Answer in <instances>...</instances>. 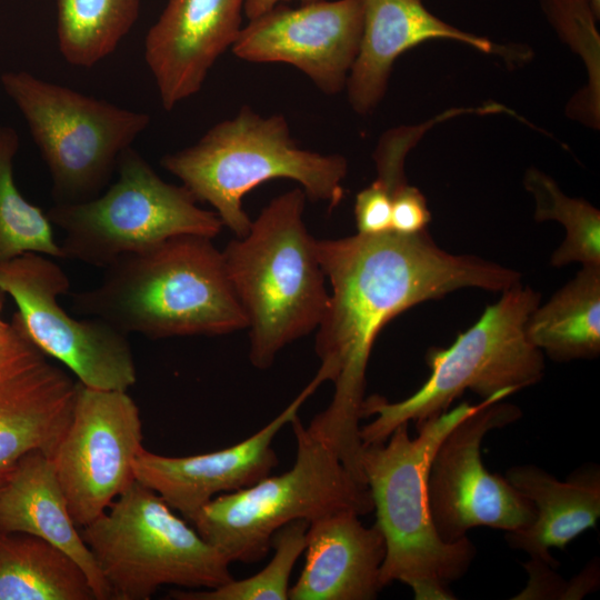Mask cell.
<instances>
[{
	"label": "cell",
	"instance_id": "2e32d148",
	"mask_svg": "<svg viewBox=\"0 0 600 600\" xmlns=\"http://www.w3.org/2000/svg\"><path fill=\"white\" fill-rule=\"evenodd\" d=\"M246 0H168L144 39V60L166 110L199 92L236 42Z\"/></svg>",
	"mask_w": 600,
	"mask_h": 600
},
{
	"label": "cell",
	"instance_id": "d6a6232c",
	"mask_svg": "<svg viewBox=\"0 0 600 600\" xmlns=\"http://www.w3.org/2000/svg\"><path fill=\"white\" fill-rule=\"evenodd\" d=\"M593 7L598 13H600V0H592Z\"/></svg>",
	"mask_w": 600,
	"mask_h": 600
},
{
	"label": "cell",
	"instance_id": "9c48e42d",
	"mask_svg": "<svg viewBox=\"0 0 600 600\" xmlns=\"http://www.w3.org/2000/svg\"><path fill=\"white\" fill-rule=\"evenodd\" d=\"M48 168L54 203L101 193L150 116L19 70L0 76Z\"/></svg>",
	"mask_w": 600,
	"mask_h": 600
},
{
	"label": "cell",
	"instance_id": "4dcf8cb0",
	"mask_svg": "<svg viewBox=\"0 0 600 600\" xmlns=\"http://www.w3.org/2000/svg\"><path fill=\"white\" fill-rule=\"evenodd\" d=\"M431 214L421 191L408 183L392 194L391 231L400 234H416L426 230Z\"/></svg>",
	"mask_w": 600,
	"mask_h": 600
},
{
	"label": "cell",
	"instance_id": "f1b7e54d",
	"mask_svg": "<svg viewBox=\"0 0 600 600\" xmlns=\"http://www.w3.org/2000/svg\"><path fill=\"white\" fill-rule=\"evenodd\" d=\"M392 194L378 181L361 190L354 202L358 233L376 236L391 230Z\"/></svg>",
	"mask_w": 600,
	"mask_h": 600
},
{
	"label": "cell",
	"instance_id": "836d02e7",
	"mask_svg": "<svg viewBox=\"0 0 600 600\" xmlns=\"http://www.w3.org/2000/svg\"><path fill=\"white\" fill-rule=\"evenodd\" d=\"M0 297H4V293L0 290Z\"/></svg>",
	"mask_w": 600,
	"mask_h": 600
},
{
	"label": "cell",
	"instance_id": "6da1fadb",
	"mask_svg": "<svg viewBox=\"0 0 600 600\" xmlns=\"http://www.w3.org/2000/svg\"><path fill=\"white\" fill-rule=\"evenodd\" d=\"M331 292L317 327L316 378L333 383L332 400L309 428L328 441L361 481V408L369 357L381 329L396 316L461 288L503 291L520 272L474 256L439 248L427 229L317 240Z\"/></svg>",
	"mask_w": 600,
	"mask_h": 600
},
{
	"label": "cell",
	"instance_id": "7a4b0ae2",
	"mask_svg": "<svg viewBox=\"0 0 600 600\" xmlns=\"http://www.w3.org/2000/svg\"><path fill=\"white\" fill-rule=\"evenodd\" d=\"M71 308L126 334L153 339L222 336L248 327L222 251L197 234L117 259L98 286L71 296Z\"/></svg>",
	"mask_w": 600,
	"mask_h": 600
},
{
	"label": "cell",
	"instance_id": "ffe728a7",
	"mask_svg": "<svg viewBox=\"0 0 600 600\" xmlns=\"http://www.w3.org/2000/svg\"><path fill=\"white\" fill-rule=\"evenodd\" d=\"M0 531L40 538L70 556L86 573L96 600H111L109 587L78 531L51 459L26 454L0 484Z\"/></svg>",
	"mask_w": 600,
	"mask_h": 600
},
{
	"label": "cell",
	"instance_id": "3957f363",
	"mask_svg": "<svg viewBox=\"0 0 600 600\" xmlns=\"http://www.w3.org/2000/svg\"><path fill=\"white\" fill-rule=\"evenodd\" d=\"M480 406L463 402L417 423L416 438L402 423L386 442L362 446L361 471L386 542L382 587L399 581L412 589L417 600L454 599L448 587L468 571L477 550L468 537L448 543L437 533L429 509L428 471L442 439Z\"/></svg>",
	"mask_w": 600,
	"mask_h": 600
},
{
	"label": "cell",
	"instance_id": "9a60e30c",
	"mask_svg": "<svg viewBox=\"0 0 600 600\" xmlns=\"http://www.w3.org/2000/svg\"><path fill=\"white\" fill-rule=\"evenodd\" d=\"M313 391L307 384L269 423L228 448L184 457L161 456L143 448L134 462L136 480L190 522L217 494L244 489L270 474L278 464L274 438Z\"/></svg>",
	"mask_w": 600,
	"mask_h": 600
},
{
	"label": "cell",
	"instance_id": "8992f818",
	"mask_svg": "<svg viewBox=\"0 0 600 600\" xmlns=\"http://www.w3.org/2000/svg\"><path fill=\"white\" fill-rule=\"evenodd\" d=\"M539 304V292L516 283L450 347L428 350L430 376L413 394L398 402L378 394L364 399L361 417L374 418L360 428L362 446L383 443L400 424H417L449 410L468 389L483 400L507 398L539 382L544 372L543 354L526 333L527 320Z\"/></svg>",
	"mask_w": 600,
	"mask_h": 600
},
{
	"label": "cell",
	"instance_id": "ba28073f",
	"mask_svg": "<svg viewBox=\"0 0 600 600\" xmlns=\"http://www.w3.org/2000/svg\"><path fill=\"white\" fill-rule=\"evenodd\" d=\"M81 534L111 600H148L163 586L212 589L233 579L227 557L137 480Z\"/></svg>",
	"mask_w": 600,
	"mask_h": 600
},
{
	"label": "cell",
	"instance_id": "603a6c76",
	"mask_svg": "<svg viewBox=\"0 0 600 600\" xmlns=\"http://www.w3.org/2000/svg\"><path fill=\"white\" fill-rule=\"evenodd\" d=\"M0 600H96L81 567L40 538L0 531Z\"/></svg>",
	"mask_w": 600,
	"mask_h": 600
},
{
	"label": "cell",
	"instance_id": "484cf974",
	"mask_svg": "<svg viewBox=\"0 0 600 600\" xmlns=\"http://www.w3.org/2000/svg\"><path fill=\"white\" fill-rule=\"evenodd\" d=\"M524 188L536 201L537 221L554 220L566 229V238L552 253L551 266L571 262L600 267V212L582 199L567 197L556 181L536 168L527 170Z\"/></svg>",
	"mask_w": 600,
	"mask_h": 600
},
{
	"label": "cell",
	"instance_id": "4fadbf2b",
	"mask_svg": "<svg viewBox=\"0 0 600 600\" xmlns=\"http://www.w3.org/2000/svg\"><path fill=\"white\" fill-rule=\"evenodd\" d=\"M142 449L140 411L128 391L78 382L70 420L50 456L78 527L101 516L136 481Z\"/></svg>",
	"mask_w": 600,
	"mask_h": 600
},
{
	"label": "cell",
	"instance_id": "8fae6325",
	"mask_svg": "<svg viewBox=\"0 0 600 600\" xmlns=\"http://www.w3.org/2000/svg\"><path fill=\"white\" fill-rule=\"evenodd\" d=\"M69 288L68 276L48 256L0 261V290L14 301L13 316L28 339L81 384L128 391L137 369L127 334L96 318L71 317L59 303Z\"/></svg>",
	"mask_w": 600,
	"mask_h": 600
},
{
	"label": "cell",
	"instance_id": "1f68e13d",
	"mask_svg": "<svg viewBox=\"0 0 600 600\" xmlns=\"http://www.w3.org/2000/svg\"><path fill=\"white\" fill-rule=\"evenodd\" d=\"M292 0H246L243 13L248 18V20L254 19L269 10L273 9L276 6L281 4L283 2H288ZM300 1V4L303 3H310L316 2L320 0H296Z\"/></svg>",
	"mask_w": 600,
	"mask_h": 600
},
{
	"label": "cell",
	"instance_id": "44dd1931",
	"mask_svg": "<svg viewBox=\"0 0 600 600\" xmlns=\"http://www.w3.org/2000/svg\"><path fill=\"white\" fill-rule=\"evenodd\" d=\"M506 479L528 498L536 517L524 529L506 532L513 549L550 567L558 566L551 548L564 550L578 536L597 526L600 517V471L598 467L579 470L566 481L533 464H520L506 471Z\"/></svg>",
	"mask_w": 600,
	"mask_h": 600
},
{
	"label": "cell",
	"instance_id": "cb8c5ba5",
	"mask_svg": "<svg viewBox=\"0 0 600 600\" xmlns=\"http://www.w3.org/2000/svg\"><path fill=\"white\" fill-rule=\"evenodd\" d=\"M140 0H58L57 39L63 59L91 68L110 56L129 33Z\"/></svg>",
	"mask_w": 600,
	"mask_h": 600
},
{
	"label": "cell",
	"instance_id": "52a82bcc",
	"mask_svg": "<svg viewBox=\"0 0 600 600\" xmlns=\"http://www.w3.org/2000/svg\"><path fill=\"white\" fill-rule=\"evenodd\" d=\"M297 441L293 466L244 489L221 493L190 520L196 530L232 562L264 558L273 533L294 520L308 522L348 510L373 511L368 486L341 461L332 446L302 424L290 422Z\"/></svg>",
	"mask_w": 600,
	"mask_h": 600
},
{
	"label": "cell",
	"instance_id": "5bb4252c",
	"mask_svg": "<svg viewBox=\"0 0 600 600\" xmlns=\"http://www.w3.org/2000/svg\"><path fill=\"white\" fill-rule=\"evenodd\" d=\"M362 0L278 4L249 20L231 47L250 62H283L301 70L326 94H337L357 58Z\"/></svg>",
	"mask_w": 600,
	"mask_h": 600
},
{
	"label": "cell",
	"instance_id": "d4e9b609",
	"mask_svg": "<svg viewBox=\"0 0 600 600\" xmlns=\"http://www.w3.org/2000/svg\"><path fill=\"white\" fill-rule=\"evenodd\" d=\"M18 149L17 131L0 124V261L28 252L62 259L47 211L28 201L16 184Z\"/></svg>",
	"mask_w": 600,
	"mask_h": 600
},
{
	"label": "cell",
	"instance_id": "5b68a950",
	"mask_svg": "<svg viewBox=\"0 0 600 600\" xmlns=\"http://www.w3.org/2000/svg\"><path fill=\"white\" fill-rule=\"evenodd\" d=\"M161 166L197 201L209 203L236 238L244 237L252 222L242 198L259 184L277 178L293 180L310 200L328 203L331 210L343 198L348 171L343 156L298 147L283 116L262 117L247 106L193 146L163 156Z\"/></svg>",
	"mask_w": 600,
	"mask_h": 600
},
{
	"label": "cell",
	"instance_id": "277c9868",
	"mask_svg": "<svg viewBox=\"0 0 600 600\" xmlns=\"http://www.w3.org/2000/svg\"><path fill=\"white\" fill-rule=\"evenodd\" d=\"M306 198L300 188L276 197L248 233L222 250L250 330L249 359L261 370L287 344L316 330L328 303L317 240L303 221Z\"/></svg>",
	"mask_w": 600,
	"mask_h": 600
},
{
	"label": "cell",
	"instance_id": "7c38bea8",
	"mask_svg": "<svg viewBox=\"0 0 600 600\" xmlns=\"http://www.w3.org/2000/svg\"><path fill=\"white\" fill-rule=\"evenodd\" d=\"M494 396L459 421L439 443L428 471V500L439 537L456 542L476 527L506 532L530 526L532 502L506 478L490 473L481 459V443L491 430L513 423L521 410Z\"/></svg>",
	"mask_w": 600,
	"mask_h": 600
},
{
	"label": "cell",
	"instance_id": "ac0fdd59",
	"mask_svg": "<svg viewBox=\"0 0 600 600\" xmlns=\"http://www.w3.org/2000/svg\"><path fill=\"white\" fill-rule=\"evenodd\" d=\"M362 34L347 88L353 110L364 114L382 99L396 59L433 39H449L482 52H500L488 39L462 31L432 14L421 0H362Z\"/></svg>",
	"mask_w": 600,
	"mask_h": 600
},
{
	"label": "cell",
	"instance_id": "7402d4cb",
	"mask_svg": "<svg viewBox=\"0 0 600 600\" xmlns=\"http://www.w3.org/2000/svg\"><path fill=\"white\" fill-rule=\"evenodd\" d=\"M529 341L556 361L596 358L600 353V267L582 266L576 277L526 323Z\"/></svg>",
	"mask_w": 600,
	"mask_h": 600
},
{
	"label": "cell",
	"instance_id": "30bf717a",
	"mask_svg": "<svg viewBox=\"0 0 600 600\" xmlns=\"http://www.w3.org/2000/svg\"><path fill=\"white\" fill-rule=\"evenodd\" d=\"M117 171L104 192L47 211L63 233L62 259L106 268L176 236L220 233L223 224L214 211L200 208L184 186L161 179L132 147L121 153Z\"/></svg>",
	"mask_w": 600,
	"mask_h": 600
},
{
	"label": "cell",
	"instance_id": "4316f807",
	"mask_svg": "<svg viewBox=\"0 0 600 600\" xmlns=\"http://www.w3.org/2000/svg\"><path fill=\"white\" fill-rule=\"evenodd\" d=\"M309 522L294 520L278 529L271 538L274 553L258 573L230 581L212 589L172 590L169 596L178 600H287L290 576L306 549Z\"/></svg>",
	"mask_w": 600,
	"mask_h": 600
},
{
	"label": "cell",
	"instance_id": "d6986e66",
	"mask_svg": "<svg viewBox=\"0 0 600 600\" xmlns=\"http://www.w3.org/2000/svg\"><path fill=\"white\" fill-rule=\"evenodd\" d=\"M78 381L44 354L0 380V484L28 453L52 454L72 412Z\"/></svg>",
	"mask_w": 600,
	"mask_h": 600
},
{
	"label": "cell",
	"instance_id": "e0dca14e",
	"mask_svg": "<svg viewBox=\"0 0 600 600\" xmlns=\"http://www.w3.org/2000/svg\"><path fill=\"white\" fill-rule=\"evenodd\" d=\"M359 514L341 510L309 522L306 561L290 600H372L383 588L380 569L384 538L374 523L364 527Z\"/></svg>",
	"mask_w": 600,
	"mask_h": 600
},
{
	"label": "cell",
	"instance_id": "f546056e",
	"mask_svg": "<svg viewBox=\"0 0 600 600\" xmlns=\"http://www.w3.org/2000/svg\"><path fill=\"white\" fill-rule=\"evenodd\" d=\"M4 297H0V380L21 370L42 352L28 339L17 318H2Z\"/></svg>",
	"mask_w": 600,
	"mask_h": 600
},
{
	"label": "cell",
	"instance_id": "83f0119b",
	"mask_svg": "<svg viewBox=\"0 0 600 600\" xmlns=\"http://www.w3.org/2000/svg\"><path fill=\"white\" fill-rule=\"evenodd\" d=\"M559 36L580 52L589 69V86L577 97L574 112L593 126L599 122V34L592 0H541Z\"/></svg>",
	"mask_w": 600,
	"mask_h": 600
}]
</instances>
